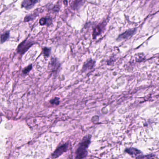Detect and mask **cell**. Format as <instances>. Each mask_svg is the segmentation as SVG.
Segmentation results:
<instances>
[{"mask_svg":"<svg viewBox=\"0 0 159 159\" xmlns=\"http://www.w3.org/2000/svg\"><path fill=\"white\" fill-rule=\"evenodd\" d=\"M59 101V98L55 97L54 99L50 100V103L52 105H58L60 103Z\"/></svg>","mask_w":159,"mask_h":159,"instance_id":"13","label":"cell"},{"mask_svg":"<svg viewBox=\"0 0 159 159\" xmlns=\"http://www.w3.org/2000/svg\"><path fill=\"white\" fill-rule=\"evenodd\" d=\"M95 62L92 60H89L85 63L82 68V72H85V71L90 70L94 68L95 66Z\"/></svg>","mask_w":159,"mask_h":159,"instance_id":"5","label":"cell"},{"mask_svg":"<svg viewBox=\"0 0 159 159\" xmlns=\"http://www.w3.org/2000/svg\"><path fill=\"white\" fill-rule=\"evenodd\" d=\"M43 54L46 57H49L51 53V48L45 47L43 48Z\"/></svg>","mask_w":159,"mask_h":159,"instance_id":"12","label":"cell"},{"mask_svg":"<svg viewBox=\"0 0 159 159\" xmlns=\"http://www.w3.org/2000/svg\"><path fill=\"white\" fill-rule=\"evenodd\" d=\"M126 153H128L130 156H139L142 154V152L137 148H127L125 150Z\"/></svg>","mask_w":159,"mask_h":159,"instance_id":"7","label":"cell"},{"mask_svg":"<svg viewBox=\"0 0 159 159\" xmlns=\"http://www.w3.org/2000/svg\"><path fill=\"white\" fill-rule=\"evenodd\" d=\"M91 136H85L80 143L79 147L76 152V159H83L87 155V148L88 147L91 141Z\"/></svg>","mask_w":159,"mask_h":159,"instance_id":"1","label":"cell"},{"mask_svg":"<svg viewBox=\"0 0 159 159\" xmlns=\"http://www.w3.org/2000/svg\"><path fill=\"white\" fill-rule=\"evenodd\" d=\"M136 32V29H131L127 30L125 32L123 33L119 36L117 39L118 41H120L122 40L128 39L134 35Z\"/></svg>","mask_w":159,"mask_h":159,"instance_id":"4","label":"cell"},{"mask_svg":"<svg viewBox=\"0 0 159 159\" xmlns=\"http://www.w3.org/2000/svg\"><path fill=\"white\" fill-rule=\"evenodd\" d=\"M155 157V155L153 154H148L147 156H140L136 157L135 159H153Z\"/></svg>","mask_w":159,"mask_h":159,"instance_id":"11","label":"cell"},{"mask_svg":"<svg viewBox=\"0 0 159 159\" xmlns=\"http://www.w3.org/2000/svg\"><path fill=\"white\" fill-rule=\"evenodd\" d=\"M68 147V144L67 143L64 144L60 146L52 154V158L53 159H56L62 155L64 152L67 151Z\"/></svg>","mask_w":159,"mask_h":159,"instance_id":"3","label":"cell"},{"mask_svg":"<svg viewBox=\"0 0 159 159\" xmlns=\"http://www.w3.org/2000/svg\"><path fill=\"white\" fill-rule=\"evenodd\" d=\"M38 0H24L22 3V7L27 10H29L38 3Z\"/></svg>","mask_w":159,"mask_h":159,"instance_id":"6","label":"cell"},{"mask_svg":"<svg viewBox=\"0 0 159 159\" xmlns=\"http://www.w3.org/2000/svg\"><path fill=\"white\" fill-rule=\"evenodd\" d=\"M39 22H40V24L41 25H44L45 24H46V22H47V19L45 18H41Z\"/></svg>","mask_w":159,"mask_h":159,"instance_id":"15","label":"cell"},{"mask_svg":"<svg viewBox=\"0 0 159 159\" xmlns=\"http://www.w3.org/2000/svg\"><path fill=\"white\" fill-rule=\"evenodd\" d=\"M33 43L25 40L19 45L17 48V51L20 54H23L31 47Z\"/></svg>","mask_w":159,"mask_h":159,"instance_id":"2","label":"cell"},{"mask_svg":"<svg viewBox=\"0 0 159 159\" xmlns=\"http://www.w3.org/2000/svg\"><path fill=\"white\" fill-rule=\"evenodd\" d=\"M51 69L52 71H55L57 70V69L60 67V63L58 62L57 59L56 58H52L51 60V63H50Z\"/></svg>","mask_w":159,"mask_h":159,"instance_id":"9","label":"cell"},{"mask_svg":"<svg viewBox=\"0 0 159 159\" xmlns=\"http://www.w3.org/2000/svg\"><path fill=\"white\" fill-rule=\"evenodd\" d=\"M9 37H10V33L9 32H7L5 33L4 34H3V35H1V43H3V42L6 41L8 39Z\"/></svg>","mask_w":159,"mask_h":159,"instance_id":"10","label":"cell"},{"mask_svg":"<svg viewBox=\"0 0 159 159\" xmlns=\"http://www.w3.org/2000/svg\"><path fill=\"white\" fill-rule=\"evenodd\" d=\"M32 69V66L31 64L29 65L27 67H25V69H23L22 71L23 73L25 75H27L31 70Z\"/></svg>","mask_w":159,"mask_h":159,"instance_id":"14","label":"cell"},{"mask_svg":"<svg viewBox=\"0 0 159 159\" xmlns=\"http://www.w3.org/2000/svg\"><path fill=\"white\" fill-rule=\"evenodd\" d=\"M104 25L103 23L102 24L98 25V26H96L95 28V29L94 30L93 33V38L95 39L97 36L100 35V34H101L102 32V29L103 28Z\"/></svg>","mask_w":159,"mask_h":159,"instance_id":"8","label":"cell"}]
</instances>
